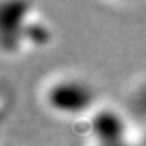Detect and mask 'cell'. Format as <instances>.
<instances>
[{
    "mask_svg": "<svg viewBox=\"0 0 146 146\" xmlns=\"http://www.w3.org/2000/svg\"><path fill=\"white\" fill-rule=\"evenodd\" d=\"M2 51L11 58L27 56L48 47L53 30L45 14L31 2L0 3Z\"/></svg>",
    "mask_w": 146,
    "mask_h": 146,
    "instance_id": "7a4b0ae2",
    "label": "cell"
},
{
    "mask_svg": "<svg viewBox=\"0 0 146 146\" xmlns=\"http://www.w3.org/2000/svg\"><path fill=\"white\" fill-rule=\"evenodd\" d=\"M36 98L51 117L75 124L86 120L103 103L93 82L86 75L70 68L47 73L36 86Z\"/></svg>",
    "mask_w": 146,
    "mask_h": 146,
    "instance_id": "6da1fadb",
    "label": "cell"
}]
</instances>
